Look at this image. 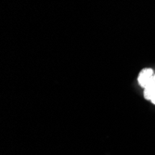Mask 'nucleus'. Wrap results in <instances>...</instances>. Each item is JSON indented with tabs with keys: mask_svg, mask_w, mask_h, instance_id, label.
<instances>
[{
	"mask_svg": "<svg viewBox=\"0 0 155 155\" xmlns=\"http://www.w3.org/2000/svg\"><path fill=\"white\" fill-rule=\"evenodd\" d=\"M154 75V73H153V70L150 69V68H146V69H143L140 74H138V83L143 88H145L149 83L151 81L152 77Z\"/></svg>",
	"mask_w": 155,
	"mask_h": 155,
	"instance_id": "obj_1",
	"label": "nucleus"
},
{
	"mask_svg": "<svg viewBox=\"0 0 155 155\" xmlns=\"http://www.w3.org/2000/svg\"><path fill=\"white\" fill-rule=\"evenodd\" d=\"M150 101H151V102H152V103H153V104L155 105V97H154V98H152V100H151Z\"/></svg>",
	"mask_w": 155,
	"mask_h": 155,
	"instance_id": "obj_2",
	"label": "nucleus"
}]
</instances>
